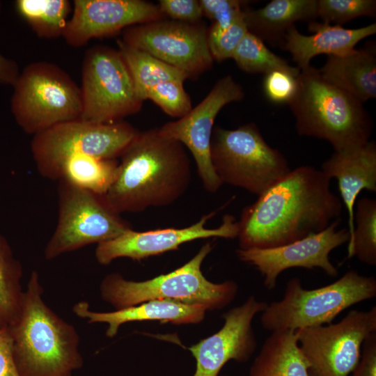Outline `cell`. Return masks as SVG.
<instances>
[{"instance_id": "11", "label": "cell", "mask_w": 376, "mask_h": 376, "mask_svg": "<svg viewBox=\"0 0 376 376\" xmlns=\"http://www.w3.org/2000/svg\"><path fill=\"white\" fill-rule=\"evenodd\" d=\"M80 89V119L87 122L121 120L139 112L143 102L120 52L107 46L95 45L86 52Z\"/></svg>"}, {"instance_id": "40", "label": "cell", "mask_w": 376, "mask_h": 376, "mask_svg": "<svg viewBox=\"0 0 376 376\" xmlns=\"http://www.w3.org/2000/svg\"><path fill=\"white\" fill-rule=\"evenodd\" d=\"M224 376H226V375H224Z\"/></svg>"}, {"instance_id": "20", "label": "cell", "mask_w": 376, "mask_h": 376, "mask_svg": "<svg viewBox=\"0 0 376 376\" xmlns=\"http://www.w3.org/2000/svg\"><path fill=\"white\" fill-rule=\"evenodd\" d=\"M308 29L313 33L306 36L293 26L286 32L281 45L290 53L299 70L310 65L317 55L337 56L352 50L359 41L375 34L376 24L346 29L315 20L308 23Z\"/></svg>"}, {"instance_id": "7", "label": "cell", "mask_w": 376, "mask_h": 376, "mask_svg": "<svg viewBox=\"0 0 376 376\" xmlns=\"http://www.w3.org/2000/svg\"><path fill=\"white\" fill-rule=\"evenodd\" d=\"M210 157L222 185L242 188L257 196L292 170L283 154L266 142L253 123L234 130L214 127Z\"/></svg>"}, {"instance_id": "27", "label": "cell", "mask_w": 376, "mask_h": 376, "mask_svg": "<svg viewBox=\"0 0 376 376\" xmlns=\"http://www.w3.org/2000/svg\"><path fill=\"white\" fill-rule=\"evenodd\" d=\"M15 7L36 35L45 39L63 36L72 8L68 0H17Z\"/></svg>"}, {"instance_id": "9", "label": "cell", "mask_w": 376, "mask_h": 376, "mask_svg": "<svg viewBox=\"0 0 376 376\" xmlns=\"http://www.w3.org/2000/svg\"><path fill=\"white\" fill-rule=\"evenodd\" d=\"M138 132L123 120L95 123L78 119L33 135L31 151L40 175L56 180L60 166L67 158L86 155L117 159Z\"/></svg>"}, {"instance_id": "26", "label": "cell", "mask_w": 376, "mask_h": 376, "mask_svg": "<svg viewBox=\"0 0 376 376\" xmlns=\"http://www.w3.org/2000/svg\"><path fill=\"white\" fill-rule=\"evenodd\" d=\"M118 49L133 79L136 92L143 100L151 88L160 83L188 79L185 73L152 55L117 40Z\"/></svg>"}, {"instance_id": "3", "label": "cell", "mask_w": 376, "mask_h": 376, "mask_svg": "<svg viewBox=\"0 0 376 376\" xmlns=\"http://www.w3.org/2000/svg\"><path fill=\"white\" fill-rule=\"evenodd\" d=\"M39 274L33 271L19 313L8 326L19 376H72L83 366L76 328L43 299Z\"/></svg>"}, {"instance_id": "10", "label": "cell", "mask_w": 376, "mask_h": 376, "mask_svg": "<svg viewBox=\"0 0 376 376\" xmlns=\"http://www.w3.org/2000/svg\"><path fill=\"white\" fill-rule=\"evenodd\" d=\"M58 182V219L45 248L47 260L107 242L132 228L109 206L104 195L65 180Z\"/></svg>"}, {"instance_id": "36", "label": "cell", "mask_w": 376, "mask_h": 376, "mask_svg": "<svg viewBox=\"0 0 376 376\" xmlns=\"http://www.w3.org/2000/svg\"><path fill=\"white\" fill-rule=\"evenodd\" d=\"M157 5L162 13L172 20L198 23L203 17L197 0H160Z\"/></svg>"}, {"instance_id": "5", "label": "cell", "mask_w": 376, "mask_h": 376, "mask_svg": "<svg viewBox=\"0 0 376 376\" xmlns=\"http://www.w3.org/2000/svg\"><path fill=\"white\" fill-rule=\"evenodd\" d=\"M212 250L207 242L182 266L143 281L127 280L119 273L107 274L100 285V296L116 310L153 299L203 305L208 311L223 308L234 299L238 286L233 281L215 283L203 275L201 266Z\"/></svg>"}, {"instance_id": "17", "label": "cell", "mask_w": 376, "mask_h": 376, "mask_svg": "<svg viewBox=\"0 0 376 376\" xmlns=\"http://www.w3.org/2000/svg\"><path fill=\"white\" fill-rule=\"evenodd\" d=\"M267 306L250 296L223 315L224 324L217 332L188 347L196 362L193 376H218L229 361H247L257 347L253 320Z\"/></svg>"}, {"instance_id": "22", "label": "cell", "mask_w": 376, "mask_h": 376, "mask_svg": "<svg viewBox=\"0 0 376 376\" xmlns=\"http://www.w3.org/2000/svg\"><path fill=\"white\" fill-rule=\"evenodd\" d=\"M328 82L361 102L376 97V51L375 44L337 56H328L318 69Z\"/></svg>"}, {"instance_id": "24", "label": "cell", "mask_w": 376, "mask_h": 376, "mask_svg": "<svg viewBox=\"0 0 376 376\" xmlns=\"http://www.w3.org/2000/svg\"><path fill=\"white\" fill-rule=\"evenodd\" d=\"M249 376H308L295 331H272L251 364Z\"/></svg>"}, {"instance_id": "30", "label": "cell", "mask_w": 376, "mask_h": 376, "mask_svg": "<svg viewBox=\"0 0 376 376\" xmlns=\"http://www.w3.org/2000/svg\"><path fill=\"white\" fill-rule=\"evenodd\" d=\"M237 65L248 73L267 74L283 70L298 76L300 70L272 52L260 38L248 31L233 52Z\"/></svg>"}, {"instance_id": "21", "label": "cell", "mask_w": 376, "mask_h": 376, "mask_svg": "<svg viewBox=\"0 0 376 376\" xmlns=\"http://www.w3.org/2000/svg\"><path fill=\"white\" fill-rule=\"evenodd\" d=\"M321 170L331 180L335 178L338 181L340 200L348 214L350 240L354 232V205L358 195L363 189L376 191L375 142L369 141L347 152H334L322 163Z\"/></svg>"}, {"instance_id": "39", "label": "cell", "mask_w": 376, "mask_h": 376, "mask_svg": "<svg viewBox=\"0 0 376 376\" xmlns=\"http://www.w3.org/2000/svg\"><path fill=\"white\" fill-rule=\"evenodd\" d=\"M19 74L16 63L0 54V84L14 86Z\"/></svg>"}, {"instance_id": "16", "label": "cell", "mask_w": 376, "mask_h": 376, "mask_svg": "<svg viewBox=\"0 0 376 376\" xmlns=\"http://www.w3.org/2000/svg\"><path fill=\"white\" fill-rule=\"evenodd\" d=\"M216 212L203 215L197 222L185 228H166L147 231L130 229L119 236L97 244L95 257L107 265L120 258L140 261L148 257L177 250L180 245L199 239L237 237L238 221L230 214L224 216L221 225L208 228L206 224Z\"/></svg>"}, {"instance_id": "29", "label": "cell", "mask_w": 376, "mask_h": 376, "mask_svg": "<svg viewBox=\"0 0 376 376\" xmlns=\"http://www.w3.org/2000/svg\"><path fill=\"white\" fill-rule=\"evenodd\" d=\"M354 211V232L348 242L347 258L356 256L370 266L376 265V200L363 197Z\"/></svg>"}, {"instance_id": "4", "label": "cell", "mask_w": 376, "mask_h": 376, "mask_svg": "<svg viewBox=\"0 0 376 376\" xmlns=\"http://www.w3.org/2000/svg\"><path fill=\"white\" fill-rule=\"evenodd\" d=\"M297 79L296 93L288 104L300 136L324 139L338 152L370 141L373 123L363 102L326 81L311 65L301 69Z\"/></svg>"}, {"instance_id": "14", "label": "cell", "mask_w": 376, "mask_h": 376, "mask_svg": "<svg viewBox=\"0 0 376 376\" xmlns=\"http://www.w3.org/2000/svg\"><path fill=\"white\" fill-rule=\"evenodd\" d=\"M244 97L241 85L231 75H226L219 79L205 98L187 114L159 127L163 136L180 142L190 151L203 187L210 193L217 192L222 185L210 157L215 118L224 106L240 101Z\"/></svg>"}, {"instance_id": "34", "label": "cell", "mask_w": 376, "mask_h": 376, "mask_svg": "<svg viewBox=\"0 0 376 376\" xmlns=\"http://www.w3.org/2000/svg\"><path fill=\"white\" fill-rule=\"evenodd\" d=\"M240 0H200L203 16L212 21L211 27L225 29L243 16V10L249 3Z\"/></svg>"}, {"instance_id": "18", "label": "cell", "mask_w": 376, "mask_h": 376, "mask_svg": "<svg viewBox=\"0 0 376 376\" xmlns=\"http://www.w3.org/2000/svg\"><path fill=\"white\" fill-rule=\"evenodd\" d=\"M166 17L158 5L143 0H75L63 37L70 46L79 47L93 38Z\"/></svg>"}, {"instance_id": "8", "label": "cell", "mask_w": 376, "mask_h": 376, "mask_svg": "<svg viewBox=\"0 0 376 376\" xmlns=\"http://www.w3.org/2000/svg\"><path fill=\"white\" fill-rule=\"evenodd\" d=\"M13 86L12 113L26 134L36 135L56 125L80 119V86L54 63L29 64Z\"/></svg>"}, {"instance_id": "31", "label": "cell", "mask_w": 376, "mask_h": 376, "mask_svg": "<svg viewBox=\"0 0 376 376\" xmlns=\"http://www.w3.org/2000/svg\"><path fill=\"white\" fill-rule=\"evenodd\" d=\"M317 15L322 22L342 26L359 17H375V0H318Z\"/></svg>"}, {"instance_id": "15", "label": "cell", "mask_w": 376, "mask_h": 376, "mask_svg": "<svg viewBox=\"0 0 376 376\" xmlns=\"http://www.w3.org/2000/svg\"><path fill=\"white\" fill-rule=\"evenodd\" d=\"M338 224L339 219L334 221L321 232L285 245L269 249H238L236 253L241 261L260 272L267 290L274 289L279 276L290 268H320L327 275L336 276L338 270L331 262L329 254L350 240L348 229H338Z\"/></svg>"}, {"instance_id": "37", "label": "cell", "mask_w": 376, "mask_h": 376, "mask_svg": "<svg viewBox=\"0 0 376 376\" xmlns=\"http://www.w3.org/2000/svg\"><path fill=\"white\" fill-rule=\"evenodd\" d=\"M352 376H376V332L363 341L359 361Z\"/></svg>"}, {"instance_id": "19", "label": "cell", "mask_w": 376, "mask_h": 376, "mask_svg": "<svg viewBox=\"0 0 376 376\" xmlns=\"http://www.w3.org/2000/svg\"><path fill=\"white\" fill-rule=\"evenodd\" d=\"M207 308L203 305L186 304L166 299H153L110 312L90 309L89 304L81 301L73 306L72 312L88 323H105L106 336L114 337L121 325L136 321L156 320L175 324H196L201 322Z\"/></svg>"}, {"instance_id": "33", "label": "cell", "mask_w": 376, "mask_h": 376, "mask_svg": "<svg viewBox=\"0 0 376 376\" xmlns=\"http://www.w3.org/2000/svg\"><path fill=\"white\" fill-rule=\"evenodd\" d=\"M248 32L242 16L225 29L211 26L207 30L208 47L214 61L221 62L231 58L234 51Z\"/></svg>"}, {"instance_id": "32", "label": "cell", "mask_w": 376, "mask_h": 376, "mask_svg": "<svg viewBox=\"0 0 376 376\" xmlns=\"http://www.w3.org/2000/svg\"><path fill=\"white\" fill-rule=\"evenodd\" d=\"M183 83L177 80L160 83L150 90L146 100L152 101L167 115L182 118L192 109L191 99Z\"/></svg>"}, {"instance_id": "25", "label": "cell", "mask_w": 376, "mask_h": 376, "mask_svg": "<svg viewBox=\"0 0 376 376\" xmlns=\"http://www.w3.org/2000/svg\"><path fill=\"white\" fill-rule=\"evenodd\" d=\"M118 168L117 159L91 155H74L61 165L56 180H65L99 195H104L114 181Z\"/></svg>"}, {"instance_id": "12", "label": "cell", "mask_w": 376, "mask_h": 376, "mask_svg": "<svg viewBox=\"0 0 376 376\" xmlns=\"http://www.w3.org/2000/svg\"><path fill=\"white\" fill-rule=\"evenodd\" d=\"M375 332L376 306L352 310L335 324L295 330L308 376H349L359 361L363 341Z\"/></svg>"}, {"instance_id": "1", "label": "cell", "mask_w": 376, "mask_h": 376, "mask_svg": "<svg viewBox=\"0 0 376 376\" xmlns=\"http://www.w3.org/2000/svg\"><path fill=\"white\" fill-rule=\"evenodd\" d=\"M330 185L331 179L311 166L291 170L243 209L239 249L276 247L325 229L343 210Z\"/></svg>"}, {"instance_id": "35", "label": "cell", "mask_w": 376, "mask_h": 376, "mask_svg": "<svg viewBox=\"0 0 376 376\" xmlns=\"http://www.w3.org/2000/svg\"><path fill=\"white\" fill-rule=\"evenodd\" d=\"M297 76L283 70L265 74L263 90L266 98L274 104H288L297 88Z\"/></svg>"}, {"instance_id": "13", "label": "cell", "mask_w": 376, "mask_h": 376, "mask_svg": "<svg viewBox=\"0 0 376 376\" xmlns=\"http://www.w3.org/2000/svg\"><path fill=\"white\" fill-rule=\"evenodd\" d=\"M207 30L201 22L185 23L165 18L126 28L121 40L176 68L188 79H196L210 70L214 61Z\"/></svg>"}, {"instance_id": "2", "label": "cell", "mask_w": 376, "mask_h": 376, "mask_svg": "<svg viewBox=\"0 0 376 376\" xmlns=\"http://www.w3.org/2000/svg\"><path fill=\"white\" fill-rule=\"evenodd\" d=\"M185 148L159 128L139 131L120 157L116 177L104 195L107 203L120 214L175 203L191 178Z\"/></svg>"}, {"instance_id": "38", "label": "cell", "mask_w": 376, "mask_h": 376, "mask_svg": "<svg viewBox=\"0 0 376 376\" xmlns=\"http://www.w3.org/2000/svg\"><path fill=\"white\" fill-rule=\"evenodd\" d=\"M0 376H19L13 354L8 327L0 329Z\"/></svg>"}, {"instance_id": "6", "label": "cell", "mask_w": 376, "mask_h": 376, "mask_svg": "<svg viewBox=\"0 0 376 376\" xmlns=\"http://www.w3.org/2000/svg\"><path fill=\"white\" fill-rule=\"evenodd\" d=\"M376 296V279L350 269L336 281L308 290L299 278L286 284L283 297L262 312L263 327L270 331L331 324L346 308Z\"/></svg>"}, {"instance_id": "28", "label": "cell", "mask_w": 376, "mask_h": 376, "mask_svg": "<svg viewBox=\"0 0 376 376\" xmlns=\"http://www.w3.org/2000/svg\"><path fill=\"white\" fill-rule=\"evenodd\" d=\"M22 274L20 261L0 233V329L10 325L19 313L24 294Z\"/></svg>"}, {"instance_id": "23", "label": "cell", "mask_w": 376, "mask_h": 376, "mask_svg": "<svg viewBox=\"0 0 376 376\" xmlns=\"http://www.w3.org/2000/svg\"><path fill=\"white\" fill-rule=\"evenodd\" d=\"M318 0H272L265 6L244 8L243 17L248 31L271 44L281 46L289 29L299 21H315Z\"/></svg>"}]
</instances>
